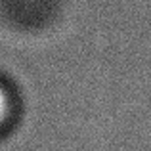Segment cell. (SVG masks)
Instances as JSON below:
<instances>
[{"label": "cell", "mask_w": 151, "mask_h": 151, "mask_svg": "<svg viewBox=\"0 0 151 151\" xmlns=\"http://www.w3.org/2000/svg\"><path fill=\"white\" fill-rule=\"evenodd\" d=\"M6 109H8V101H6V96H4V92L0 90V119L6 115Z\"/></svg>", "instance_id": "cell-1"}]
</instances>
